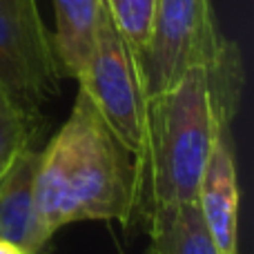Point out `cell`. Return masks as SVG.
Masks as SVG:
<instances>
[{"instance_id": "1", "label": "cell", "mask_w": 254, "mask_h": 254, "mask_svg": "<svg viewBox=\"0 0 254 254\" xmlns=\"http://www.w3.org/2000/svg\"><path fill=\"white\" fill-rule=\"evenodd\" d=\"M246 87L241 47L225 38L205 63L149 96L138 152V221L161 205L196 201L216 140L232 129Z\"/></svg>"}, {"instance_id": "2", "label": "cell", "mask_w": 254, "mask_h": 254, "mask_svg": "<svg viewBox=\"0 0 254 254\" xmlns=\"http://www.w3.org/2000/svg\"><path fill=\"white\" fill-rule=\"evenodd\" d=\"M36 205L52 234L83 221L123 228L138 221V156L83 87L65 123L38 149Z\"/></svg>"}, {"instance_id": "3", "label": "cell", "mask_w": 254, "mask_h": 254, "mask_svg": "<svg viewBox=\"0 0 254 254\" xmlns=\"http://www.w3.org/2000/svg\"><path fill=\"white\" fill-rule=\"evenodd\" d=\"M76 83L89 94L103 119L138 156L149 94L140 56L116 29L105 2L98 16L92 54Z\"/></svg>"}, {"instance_id": "4", "label": "cell", "mask_w": 254, "mask_h": 254, "mask_svg": "<svg viewBox=\"0 0 254 254\" xmlns=\"http://www.w3.org/2000/svg\"><path fill=\"white\" fill-rule=\"evenodd\" d=\"M63 78L38 2L0 0V94L27 114H43Z\"/></svg>"}, {"instance_id": "5", "label": "cell", "mask_w": 254, "mask_h": 254, "mask_svg": "<svg viewBox=\"0 0 254 254\" xmlns=\"http://www.w3.org/2000/svg\"><path fill=\"white\" fill-rule=\"evenodd\" d=\"M223 43L212 0H156L149 40L140 56L147 94L165 92L190 67L210 61Z\"/></svg>"}, {"instance_id": "6", "label": "cell", "mask_w": 254, "mask_h": 254, "mask_svg": "<svg viewBox=\"0 0 254 254\" xmlns=\"http://www.w3.org/2000/svg\"><path fill=\"white\" fill-rule=\"evenodd\" d=\"M196 205L219 254H241V185L232 129L216 140L207 158Z\"/></svg>"}, {"instance_id": "7", "label": "cell", "mask_w": 254, "mask_h": 254, "mask_svg": "<svg viewBox=\"0 0 254 254\" xmlns=\"http://www.w3.org/2000/svg\"><path fill=\"white\" fill-rule=\"evenodd\" d=\"M40 145L25 147L0 174V239L27 254H47L54 234L36 205V163Z\"/></svg>"}, {"instance_id": "8", "label": "cell", "mask_w": 254, "mask_h": 254, "mask_svg": "<svg viewBox=\"0 0 254 254\" xmlns=\"http://www.w3.org/2000/svg\"><path fill=\"white\" fill-rule=\"evenodd\" d=\"M143 225L149 239L145 254H219L196 201L154 207Z\"/></svg>"}, {"instance_id": "9", "label": "cell", "mask_w": 254, "mask_h": 254, "mask_svg": "<svg viewBox=\"0 0 254 254\" xmlns=\"http://www.w3.org/2000/svg\"><path fill=\"white\" fill-rule=\"evenodd\" d=\"M56 29L52 31L58 65L65 78H78L96 38L103 0H52Z\"/></svg>"}, {"instance_id": "10", "label": "cell", "mask_w": 254, "mask_h": 254, "mask_svg": "<svg viewBox=\"0 0 254 254\" xmlns=\"http://www.w3.org/2000/svg\"><path fill=\"white\" fill-rule=\"evenodd\" d=\"M43 129V114H27L0 94V174L25 147L40 145Z\"/></svg>"}, {"instance_id": "11", "label": "cell", "mask_w": 254, "mask_h": 254, "mask_svg": "<svg viewBox=\"0 0 254 254\" xmlns=\"http://www.w3.org/2000/svg\"><path fill=\"white\" fill-rule=\"evenodd\" d=\"M103 2L121 36L134 47L138 56H143L152 31L156 0H103Z\"/></svg>"}, {"instance_id": "12", "label": "cell", "mask_w": 254, "mask_h": 254, "mask_svg": "<svg viewBox=\"0 0 254 254\" xmlns=\"http://www.w3.org/2000/svg\"><path fill=\"white\" fill-rule=\"evenodd\" d=\"M0 254H27V252L20 246H16V243L0 239Z\"/></svg>"}]
</instances>
